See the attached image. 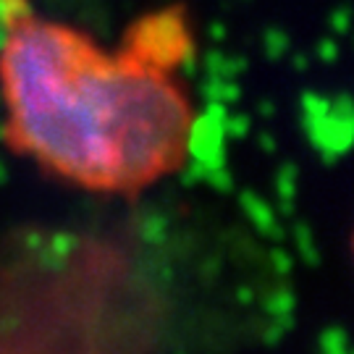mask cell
Instances as JSON below:
<instances>
[{
    "label": "cell",
    "mask_w": 354,
    "mask_h": 354,
    "mask_svg": "<svg viewBox=\"0 0 354 354\" xmlns=\"http://www.w3.org/2000/svg\"><path fill=\"white\" fill-rule=\"evenodd\" d=\"M0 95L13 147L82 189H147L189 155L194 113L176 79L68 24L13 21L0 45Z\"/></svg>",
    "instance_id": "6da1fadb"
}]
</instances>
